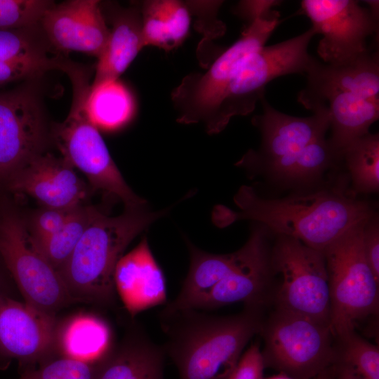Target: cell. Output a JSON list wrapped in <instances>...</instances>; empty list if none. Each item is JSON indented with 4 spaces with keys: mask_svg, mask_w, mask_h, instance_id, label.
I'll return each instance as SVG.
<instances>
[{
    "mask_svg": "<svg viewBox=\"0 0 379 379\" xmlns=\"http://www.w3.org/2000/svg\"><path fill=\"white\" fill-rule=\"evenodd\" d=\"M53 3L47 0H0V29L39 27L44 13Z\"/></svg>",
    "mask_w": 379,
    "mask_h": 379,
    "instance_id": "1f68e13d",
    "label": "cell"
},
{
    "mask_svg": "<svg viewBox=\"0 0 379 379\" xmlns=\"http://www.w3.org/2000/svg\"><path fill=\"white\" fill-rule=\"evenodd\" d=\"M107 42L98 58L91 86L118 79L145 46L141 13L135 8L113 13Z\"/></svg>",
    "mask_w": 379,
    "mask_h": 379,
    "instance_id": "603a6c76",
    "label": "cell"
},
{
    "mask_svg": "<svg viewBox=\"0 0 379 379\" xmlns=\"http://www.w3.org/2000/svg\"><path fill=\"white\" fill-rule=\"evenodd\" d=\"M265 368L259 344L255 343L241 355L227 379H263Z\"/></svg>",
    "mask_w": 379,
    "mask_h": 379,
    "instance_id": "d590c367",
    "label": "cell"
},
{
    "mask_svg": "<svg viewBox=\"0 0 379 379\" xmlns=\"http://www.w3.org/2000/svg\"><path fill=\"white\" fill-rule=\"evenodd\" d=\"M270 244L253 258L215 285L190 309L213 310L235 302L260 308L274 276Z\"/></svg>",
    "mask_w": 379,
    "mask_h": 379,
    "instance_id": "44dd1931",
    "label": "cell"
},
{
    "mask_svg": "<svg viewBox=\"0 0 379 379\" xmlns=\"http://www.w3.org/2000/svg\"><path fill=\"white\" fill-rule=\"evenodd\" d=\"M39 28L48 44L60 51H77L97 58L107 42L109 29L97 0L53 3Z\"/></svg>",
    "mask_w": 379,
    "mask_h": 379,
    "instance_id": "2e32d148",
    "label": "cell"
},
{
    "mask_svg": "<svg viewBox=\"0 0 379 379\" xmlns=\"http://www.w3.org/2000/svg\"><path fill=\"white\" fill-rule=\"evenodd\" d=\"M114 282L117 295L132 317L166 304L165 277L146 237L119 259Z\"/></svg>",
    "mask_w": 379,
    "mask_h": 379,
    "instance_id": "ac0fdd59",
    "label": "cell"
},
{
    "mask_svg": "<svg viewBox=\"0 0 379 379\" xmlns=\"http://www.w3.org/2000/svg\"><path fill=\"white\" fill-rule=\"evenodd\" d=\"M36 29H0V60L48 62L56 59L48 56V43L41 31L36 34Z\"/></svg>",
    "mask_w": 379,
    "mask_h": 379,
    "instance_id": "4dcf8cb0",
    "label": "cell"
},
{
    "mask_svg": "<svg viewBox=\"0 0 379 379\" xmlns=\"http://www.w3.org/2000/svg\"><path fill=\"white\" fill-rule=\"evenodd\" d=\"M95 366L63 356L48 359L34 369L25 370L19 379H93Z\"/></svg>",
    "mask_w": 379,
    "mask_h": 379,
    "instance_id": "d6a6232c",
    "label": "cell"
},
{
    "mask_svg": "<svg viewBox=\"0 0 379 379\" xmlns=\"http://www.w3.org/2000/svg\"><path fill=\"white\" fill-rule=\"evenodd\" d=\"M301 8L320 34L317 53L324 62L343 65L371 51L369 36L378 33V18L354 0H303Z\"/></svg>",
    "mask_w": 379,
    "mask_h": 379,
    "instance_id": "8fae6325",
    "label": "cell"
},
{
    "mask_svg": "<svg viewBox=\"0 0 379 379\" xmlns=\"http://www.w3.org/2000/svg\"><path fill=\"white\" fill-rule=\"evenodd\" d=\"M336 361L350 368L361 379H379V349L354 331L337 337Z\"/></svg>",
    "mask_w": 379,
    "mask_h": 379,
    "instance_id": "f546056e",
    "label": "cell"
},
{
    "mask_svg": "<svg viewBox=\"0 0 379 379\" xmlns=\"http://www.w3.org/2000/svg\"><path fill=\"white\" fill-rule=\"evenodd\" d=\"M15 290H18L16 286L0 256V297L15 298Z\"/></svg>",
    "mask_w": 379,
    "mask_h": 379,
    "instance_id": "f35d334b",
    "label": "cell"
},
{
    "mask_svg": "<svg viewBox=\"0 0 379 379\" xmlns=\"http://www.w3.org/2000/svg\"><path fill=\"white\" fill-rule=\"evenodd\" d=\"M68 62L60 58L48 62L0 60V86L37 76L51 69H57L65 72Z\"/></svg>",
    "mask_w": 379,
    "mask_h": 379,
    "instance_id": "e575fe53",
    "label": "cell"
},
{
    "mask_svg": "<svg viewBox=\"0 0 379 379\" xmlns=\"http://www.w3.org/2000/svg\"><path fill=\"white\" fill-rule=\"evenodd\" d=\"M307 91L338 90L379 103V55L366 54L350 63L330 65L313 58L305 75Z\"/></svg>",
    "mask_w": 379,
    "mask_h": 379,
    "instance_id": "7402d4cb",
    "label": "cell"
},
{
    "mask_svg": "<svg viewBox=\"0 0 379 379\" xmlns=\"http://www.w3.org/2000/svg\"><path fill=\"white\" fill-rule=\"evenodd\" d=\"M75 208L61 209L41 207L31 215H25L27 229L32 241H41L58 232Z\"/></svg>",
    "mask_w": 379,
    "mask_h": 379,
    "instance_id": "836d02e7",
    "label": "cell"
},
{
    "mask_svg": "<svg viewBox=\"0 0 379 379\" xmlns=\"http://www.w3.org/2000/svg\"><path fill=\"white\" fill-rule=\"evenodd\" d=\"M366 220L350 228L323 251L329 286V326L335 337L354 331L359 320L378 313L379 281L363 247Z\"/></svg>",
    "mask_w": 379,
    "mask_h": 379,
    "instance_id": "5b68a950",
    "label": "cell"
},
{
    "mask_svg": "<svg viewBox=\"0 0 379 379\" xmlns=\"http://www.w3.org/2000/svg\"><path fill=\"white\" fill-rule=\"evenodd\" d=\"M341 161L328 138H319L279 162L265 173L289 186H309L319 181L329 168Z\"/></svg>",
    "mask_w": 379,
    "mask_h": 379,
    "instance_id": "484cf974",
    "label": "cell"
},
{
    "mask_svg": "<svg viewBox=\"0 0 379 379\" xmlns=\"http://www.w3.org/2000/svg\"><path fill=\"white\" fill-rule=\"evenodd\" d=\"M262 112L252 119L261 134L258 150H249L237 165L251 171L265 173L279 162L299 152L312 141L326 136L329 129L328 112L324 108L307 117H294L272 107L260 99Z\"/></svg>",
    "mask_w": 379,
    "mask_h": 379,
    "instance_id": "4fadbf2b",
    "label": "cell"
},
{
    "mask_svg": "<svg viewBox=\"0 0 379 379\" xmlns=\"http://www.w3.org/2000/svg\"><path fill=\"white\" fill-rule=\"evenodd\" d=\"M55 316L11 296L0 297V359L44 362L56 349Z\"/></svg>",
    "mask_w": 379,
    "mask_h": 379,
    "instance_id": "5bb4252c",
    "label": "cell"
},
{
    "mask_svg": "<svg viewBox=\"0 0 379 379\" xmlns=\"http://www.w3.org/2000/svg\"><path fill=\"white\" fill-rule=\"evenodd\" d=\"M317 33L311 27L303 33L251 53L234 74L211 120L206 126L209 134L221 132L234 116L251 113L273 79L291 74L305 75L313 59L308 53Z\"/></svg>",
    "mask_w": 379,
    "mask_h": 379,
    "instance_id": "52a82bcc",
    "label": "cell"
},
{
    "mask_svg": "<svg viewBox=\"0 0 379 379\" xmlns=\"http://www.w3.org/2000/svg\"><path fill=\"white\" fill-rule=\"evenodd\" d=\"M281 3L277 0L241 1L237 6L236 13L248 21V25L270 13L272 8Z\"/></svg>",
    "mask_w": 379,
    "mask_h": 379,
    "instance_id": "74e56055",
    "label": "cell"
},
{
    "mask_svg": "<svg viewBox=\"0 0 379 379\" xmlns=\"http://www.w3.org/2000/svg\"><path fill=\"white\" fill-rule=\"evenodd\" d=\"M50 138L41 104L30 88L0 92V190L44 152Z\"/></svg>",
    "mask_w": 379,
    "mask_h": 379,
    "instance_id": "7c38bea8",
    "label": "cell"
},
{
    "mask_svg": "<svg viewBox=\"0 0 379 379\" xmlns=\"http://www.w3.org/2000/svg\"><path fill=\"white\" fill-rule=\"evenodd\" d=\"M260 332L265 367L293 378L313 379L335 364L334 335L327 324L277 309Z\"/></svg>",
    "mask_w": 379,
    "mask_h": 379,
    "instance_id": "9c48e42d",
    "label": "cell"
},
{
    "mask_svg": "<svg viewBox=\"0 0 379 379\" xmlns=\"http://www.w3.org/2000/svg\"><path fill=\"white\" fill-rule=\"evenodd\" d=\"M145 46L171 51L187 37L191 22L187 4L175 0H151L140 9Z\"/></svg>",
    "mask_w": 379,
    "mask_h": 379,
    "instance_id": "cb8c5ba5",
    "label": "cell"
},
{
    "mask_svg": "<svg viewBox=\"0 0 379 379\" xmlns=\"http://www.w3.org/2000/svg\"><path fill=\"white\" fill-rule=\"evenodd\" d=\"M335 366H331L324 371L321 372L314 379H335Z\"/></svg>",
    "mask_w": 379,
    "mask_h": 379,
    "instance_id": "ab89813d",
    "label": "cell"
},
{
    "mask_svg": "<svg viewBox=\"0 0 379 379\" xmlns=\"http://www.w3.org/2000/svg\"><path fill=\"white\" fill-rule=\"evenodd\" d=\"M0 256L24 301L48 314L75 302L60 273L34 245L25 215L0 197Z\"/></svg>",
    "mask_w": 379,
    "mask_h": 379,
    "instance_id": "8992f818",
    "label": "cell"
},
{
    "mask_svg": "<svg viewBox=\"0 0 379 379\" xmlns=\"http://www.w3.org/2000/svg\"><path fill=\"white\" fill-rule=\"evenodd\" d=\"M263 379H298L295 378L291 377L289 375H287L286 374H284L283 373H279L277 375H272L271 377H268Z\"/></svg>",
    "mask_w": 379,
    "mask_h": 379,
    "instance_id": "60d3db41",
    "label": "cell"
},
{
    "mask_svg": "<svg viewBox=\"0 0 379 379\" xmlns=\"http://www.w3.org/2000/svg\"><path fill=\"white\" fill-rule=\"evenodd\" d=\"M167 213L168 209L152 211L146 206L126 208L117 216L99 211L60 272L74 302L113 305L114 271L125 249Z\"/></svg>",
    "mask_w": 379,
    "mask_h": 379,
    "instance_id": "3957f363",
    "label": "cell"
},
{
    "mask_svg": "<svg viewBox=\"0 0 379 379\" xmlns=\"http://www.w3.org/2000/svg\"><path fill=\"white\" fill-rule=\"evenodd\" d=\"M270 251L274 274L281 284L275 295L278 310L330 323V295L324 253L298 239L275 235Z\"/></svg>",
    "mask_w": 379,
    "mask_h": 379,
    "instance_id": "30bf717a",
    "label": "cell"
},
{
    "mask_svg": "<svg viewBox=\"0 0 379 379\" xmlns=\"http://www.w3.org/2000/svg\"><path fill=\"white\" fill-rule=\"evenodd\" d=\"M362 240L368 264L379 281V221L376 212L364 222Z\"/></svg>",
    "mask_w": 379,
    "mask_h": 379,
    "instance_id": "8d00e7d4",
    "label": "cell"
},
{
    "mask_svg": "<svg viewBox=\"0 0 379 379\" xmlns=\"http://www.w3.org/2000/svg\"><path fill=\"white\" fill-rule=\"evenodd\" d=\"M2 190L26 194L42 207L70 209L82 204L89 187L62 157L44 152L13 174Z\"/></svg>",
    "mask_w": 379,
    "mask_h": 379,
    "instance_id": "9a60e30c",
    "label": "cell"
},
{
    "mask_svg": "<svg viewBox=\"0 0 379 379\" xmlns=\"http://www.w3.org/2000/svg\"><path fill=\"white\" fill-rule=\"evenodd\" d=\"M97 361L93 379H164L166 352L139 324Z\"/></svg>",
    "mask_w": 379,
    "mask_h": 379,
    "instance_id": "ffe728a7",
    "label": "cell"
},
{
    "mask_svg": "<svg viewBox=\"0 0 379 379\" xmlns=\"http://www.w3.org/2000/svg\"><path fill=\"white\" fill-rule=\"evenodd\" d=\"M279 15L272 10L249 24L239 39L220 54L204 73L192 74L182 79L172 93L179 123L208 125L234 74L251 53L265 46L280 22Z\"/></svg>",
    "mask_w": 379,
    "mask_h": 379,
    "instance_id": "ba28073f",
    "label": "cell"
},
{
    "mask_svg": "<svg viewBox=\"0 0 379 379\" xmlns=\"http://www.w3.org/2000/svg\"><path fill=\"white\" fill-rule=\"evenodd\" d=\"M98 212L99 210L93 206L81 204L73 210L58 232L41 241H32L36 249L59 273Z\"/></svg>",
    "mask_w": 379,
    "mask_h": 379,
    "instance_id": "f1b7e54d",
    "label": "cell"
},
{
    "mask_svg": "<svg viewBox=\"0 0 379 379\" xmlns=\"http://www.w3.org/2000/svg\"><path fill=\"white\" fill-rule=\"evenodd\" d=\"M298 101L312 112L326 110L331 131L328 140L340 156L353 140L370 133L371 126L379 117V103L346 91L303 88Z\"/></svg>",
    "mask_w": 379,
    "mask_h": 379,
    "instance_id": "d6986e66",
    "label": "cell"
},
{
    "mask_svg": "<svg viewBox=\"0 0 379 379\" xmlns=\"http://www.w3.org/2000/svg\"><path fill=\"white\" fill-rule=\"evenodd\" d=\"M353 194L379 190V135L368 133L353 140L341 153Z\"/></svg>",
    "mask_w": 379,
    "mask_h": 379,
    "instance_id": "83f0119b",
    "label": "cell"
},
{
    "mask_svg": "<svg viewBox=\"0 0 379 379\" xmlns=\"http://www.w3.org/2000/svg\"><path fill=\"white\" fill-rule=\"evenodd\" d=\"M272 233L262 225L254 223L248 241L239 250L227 254L204 251L190 242V267L178 295L166 302L167 310L190 309L222 279L238 270L269 244Z\"/></svg>",
    "mask_w": 379,
    "mask_h": 379,
    "instance_id": "e0dca14e",
    "label": "cell"
},
{
    "mask_svg": "<svg viewBox=\"0 0 379 379\" xmlns=\"http://www.w3.org/2000/svg\"><path fill=\"white\" fill-rule=\"evenodd\" d=\"M258 307L246 306L231 316L196 309L159 314L166 338L163 347L177 367L179 379H227L251 338L260 332Z\"/></svg>",
    "mask_w": 379,
    "mask_h": 379,
    "instance_id": "7a4b0ae2",
    "label": "cell"
},
{
    "mask_svg": "<svg viewBox=\"0 0 379 379\" xmlns=\"http://www.w3.org/2000/svg\"><path fill=\"white\" fill-rule=\"evenodd\" d=\"M343 183L274 199L242 185L234 197L238 209L216 206L212 220L218 227L251 220L262 225L273 235L295 238L323 252L350 228L375 213L368 201L357 199Z\"/></svg>",
    "mask_w": 379,
    "mask_h": 379,
    "instance_id": "6da1fadb",
    "label": "cell"
},
{
    "mask_svg": "<svg viewBox=\"0 0 379 379\" xmlns=\"http://www.w3.org/2000/svg\"><path fill=\"white\" fill-rule=\"evenodd\" d=\"M73 98L66 119L55 124L50 138L62 157L87 178L91 189L122 201L126 208L146 206L125 181L97 126L88 117L86 100L89 91L85 72L71 77Z\"/></svg>",
    "mask_w": 379,
    "mask_h": 379,
    "instance_id": "277c9868",
    "label": "cell"
},
{
    "mask_svg": "<svg viewBox=\"0 0 379 379\" xmlns=\"http://www.w3.org/2000/svg\"><path fill=\"white\" fill-rule=\"evenodd\" d=\"M91 121L98 128L114 130L133 117L135 102L128 88L118 79L91 86L86 100Z\"/></svg>",
    "mask_w": 379,
    "mask_h": 379,
    "instance_id": "4316f807",
    "label": "cell"
},
{
    "mask_svg": "<svg viewBox=\"0 0 379 379\" xmlns=\"http://www.w3.org/2000/svg\"><path fill=\"white\" fill-rule=\"evenodd\" d=\"M109 325L91 314H79L58 326L56 348L63 356L93 363L111 348Z\"/></svg>",
    "mask_w": 379,
    "mask_h": 379,
    "instance_id": "d4e9b609",
    "label": "cell"
}]
</instances>
